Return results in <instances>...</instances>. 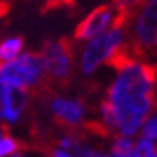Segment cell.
Returning a JSON list of instances; mask_svg holds the SVG:
<instances>
[{
	"label": "cell",
	"mask_w": 157,
	"mask_h": 157,
	"mask_svg": "<svg viewBox=\"0 0 157 157\" xmlns=\"http://www.w3.org/2000/svg\"><path fill=\"white\" fill-rule=\"evenodd\" d=\"M60 145H62V148H72L76 143H74V140H72V138L65 136V138H62V140H60Z\"/></svg>",
	"instance_id": "5bb4252c"
},
{
	"label": "cell",
	"mask_w": 157,
	"mask_h": 157,
	"mask_svg": "<svg viewBox=\"0 0 157 157\" xmlns=\"http://www.w3.org/2000/svg\"><path fill=\"white\" fill-rule=\"evenodd\" d=\"M155 79L157 67L152 64L134 60L118 69L106 102L113 113L115 131L124 138L136 134L155 106Z\"/></svg>",
	"instance_id": "6da1fadb"
},
{
	"label": "cell",
	"mask_w": 157,
	"mask_h": 157,
	"mask_svg": "<svg viewBox=\"0 0 157 157\" xmlns=\"http://www.w3.org/2000/svg\"><path fill=\"white\" fill-rule=\"evenodd\" d=\"M44 64V71L51 79L65 81L71 76L72 67V50L67 41H57L44 46L41 53Z\"/></svg>",
	"instance_id": "5b68a950"
},
{
	"label": "cell",
	"mask_w": 157,
	"mask_h": 157,
	"mask_svg": "<svg viewBox=\"0 0 157 157\" xmlns=\"http://www.w3.org/2000/svg\"><path fill=\"white\" fill-rule=\"evenodd\" d=\"M21 48L23 41L20 37H11V39H6L4 43H0V64H6V62L18 58Z\"/></svg>",
	"instance_id": "9c48e42d"
},
{
	"label": "cell",
	"mask_w": 157,
	"mask_h": 157,
	"mask_svg": "<svg viewBox=\"0 0 157 157\" xmlns=\"http://www.w3.org/2000/svg\"><path fill=\"white\" fill-rule=\"evenodd\" d=\"M154 157H157V148H155V154H154Z\"/></svg>",
	"instance_id": "e0dca14e"
},
{
	"label": "cell",
	"mask_w": 157,
	"mask_h": 157,
	"mask_svg": "<svg viewBox=\"0 0 157 157\" xmlns=\"http://www.w3.org/2000/svg\"><path fill=\"white\" fill-rule=\"evenodd\" d=\"M20 113L21 111H18L14 108H0V118L6 122H16L20 118Z\"/></svg>",
	"instance_id": "4fadbf2b"
},
{
	"label": "cell",
	"mask_w": 157,
	"mask_h": 157,
	"mask_svg": "<svg viewBox=\"0 0 157 157\" xmlns=\"http://www.w3.org/2000/svg\"><path fill=\"white\" fill-rule=\"evenodd\" d=\"M74 150H76V155L78 157H111V155H106V154H101L97 150H92L88 147H83V145H74Z\"/></svg>",
	"instance_id": "7c38bea8"
},
{
	"label": "cell",
	"mask_w": 157,
	"mask_h": 157,
	"mask_svg": "<svg viewBox=\"0 0 157 157\" xmlns=\"http://www.w3.org/2000/svg\"><path fill=\"white\" fill-rule=\"evenodd\" d=\"M132 39V48L140 55L143 50H152L157 46V0H145L136 13Z\"/></svg>",
	"instance_id": "277c9868"
},
{
	"label": "cell",
	"mask_w": 157,
	"mask_h": 157,
	"mask_svg": "<svg viewBox=\"0 0 157 157\" xmlns=\"http://www.w3.org/2000/svg\"><path fill=\"white\" fill-rule=\"evenodd\" d=\"M51 111L58 122H62L64 125H69V127L81 124L85 117L83 102L76 99H55L51 102Z\"/></svg>",
	"instance_id": "52a82bcc"
},
{
	"label": "cell",
	"mask_w": 157,
	"mask_h": 157,
	"mask_svg": "<svg viewBox=\"0 0 157 157\" xmlns=\"http://www.w3.org/2000/svg\"><path fill=\"white\" fill-rule=\"evenodd\" d=\"M141 131H143V138H145V140H150V141L155 143V138H157V113H154L152 117H148L147 120L143 122Z\"/></svg>",
	"instance_id": "30bf717a"
},
{
	"label": "cell",
	"mask_w": 157,
	"mask_h": 157,
	"mask_svg": "<svg viewBox=\"0 0 157 157\" xmlns=\"http://www.w3.org/2000/svg\"><path fill=\"white\" fill-rule=\"evenodd\" d=\"M0 140H2V129H0Z\"/></svg>",
	"instance_id": "2e32d148"
},
{
	"label": "cell",
	"mask_w": 157,
	"mask_h": 157,
	"mask_svg": "<svg viewBox=\"0 0 157 157\" xmlns=\"http://www.w3.org/2000/svg\"><path fill=\"white\" fill-rule=\"evenodd\" d=\"M46 71L41 55L23 53L11 62L0 64V83L25 90L41 85Z\"/></svg>",
	"instance_id": "7a4b0ae2"
},
{
	"label": "cell",
	"mask_w": 157,
	"mask_h": 157,
	"mask_svg": "<svg viewBox=\"0 0 157 157\" xmlns=\"http://www.w3.org/2000/svg\"><path fill=\"white\" fill-rule=\"evenodd\" d=\"M25 101H27V95L23 90L0 83V106L2 108H14L18 111H21Z\"/></svg>",
	"instance_id": "ba28073f"
},
{
	"label": "cell",
	"mask_w": 157,
	"mask_h": 157,
	"mask_svg": "<svg viewBox=\"0 0 157 157\" xmlns=\"http://www.w3.org/2000/svg\"><path fill=\"white\" fill-rule=\"evenodd\" d=\"M6 11H7V6H6L4 2H0V18L6 14Z\"/></svg>",
	"instance_id": "9a60e30c"
},
{
	"label": "cell",
	"mask_w": 157,
	"mask_h": 157,
	"mask_svg": "<svg viewBox=\"0 0 157 157\" xmlns=\"http://www.w3.org/2000/svg\"><path fill=\"white\" fill-rule=\"evenodd\" d=\"M13 157H20V155H13Z\"/></svg>",
	"instance_id": "ac0fdd59"
},
{
	"label": "cell",
	"mask_w": 157,
	"mask_h": 157,
	"mask_svg": "<svg viewBox=\"0 0 157 157\" xmlns=\"http://www.w3.org/2000/svg\"><path fill=\"white\" fill-rule=\"evenodd\" d=\"M113 18H115V11L111 7H108V6L97 7L78 25L74 37L78 41H88V39L92 41L94 37L101 36L113 23Z\"/></svg>",
	"instance_id": "8992f818"
},
{
	"label": "cell",
	"mask_w": 157,
	"mask_h": 157,
	"mask_svg": "<svg viewBox=\"0 0 157 157\" xmlns=\"http://www.w3.org/2000/svg\"><path fill=\"white\" fill-rule=\"evenodd\" d=\"M20 145L16 143V140H13V138H2L0 140V157L4 155H9V154H13V152H16V148H18Z\"/></svg>",
	"instance_id": "8fae6325"
},
{
	"label": "cell",
	"mask_w": 157,
	"mask_h": 157,
	"mask_svg": "<svg viewBox=\"0 0 157 157\" xmlns=\"http://www.w3.org/2000/svg\"><path fill=\"white\" fill-rule=\"evenodd\" d=\"M124 44V32L122 29H109L101 36L94 37L85 46L81 53V71L83 74H92L101 64L109 62L117 51Z\"/></svg>",
	"instance_id": "3957f363"
}]
</instances>
